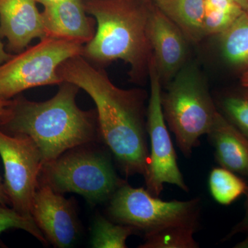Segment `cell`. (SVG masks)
<instances>
[{"label":"cell","instance_id":"cell-1","mask_svg":"<svg viewBox=\"0 0 248 248\" xmlns=\"http://www.w3.org/2000/svg\"><path fill=\"white\" fill-rule=\"evenodd\" d=\"M58 73L63 81L84 90L93 99L99 133L124 174L145 177L150 155L145 91L120 89L107 72L81 55L66 60Z\"/></svg>","mask_w":248,"mask_h":248},{"label":"cell","instance_id":"cell-2","mask_svg":"<svg viewBox=\"0 0 248 248\" xmlns=\"http://www.w3.org/2000/svg\"><path fill=\"white\" fill-rule=\"evenodd\" d=\"M59 86L56 94L46 102L14 97L7 115L0 120V128L6 133L27 135L35 141L43 165L93 141L99 131L97 113L77 105L79 88L67 81Z\"/></svg>","mask_w":248,"mask_h":248},{"label":"cell","instance_id":"cell-3","mask_svg":"<svg viewBox=\"0 0 248 248\" xmlns=\"http://www.w3.org/2000/svg\"><path fill=\"white\" fill-rule=\"evenodd\" d=\"M86 13L96 21V32L84 46L82 55L96 66L122 60L130 78L140 82L148 77L152 51L147 36L151 1L83 0Z\"/></svg>","mask_w":248,"mask_h":248},{"label":"cell","instance_id":"cell-4","mask_svg":"<svg viewBox=\"0 0 248 248\" xmlns=\"http://www.w3.org/2000/svg\"><path fill=\"white\" fill-rule=\"evenodd\" d=\"M161 93L166 122L186 156L208 135L218 110L197 63L189 61Z\"/></svg>","mask_w":248,"mask_h":248},{"label":"cell","instance_id":"cell-5","mask_svg":"<svg viewBox=\"0 0 248 248\" xmlns=\"http://www.w3.org/2000/svg\"><path fill=\"white\" fill-rule=\"evenodd\" d=\"M78 148L44 164L42 182L59 193L79 194L92 204L110 200L125 182L117 175L105 155Z\"/></svg>","mask_w":248,"mask_h":248},{"label":"cell","instance_id":"cell-6","mask_svg":"<svg viewBox=\"0 0 248 248\" xmlns=\"http://www.w3.org/2000/svg\"><path fill=\"white\" fill-rule=\"evenodd\" d=\"M84 46L45 37L0 65V99L9 100L32 88L63 82L62 63L82 54Z\"/></svg>","mask_w":248,"mask_h":248},{"label":"cell","instance_id":"cell-7","mask_svg":"<svg viewBox=\"0 0 248 248\" xmlns=\"http://www.w3.org/2000/svg\"><path fill=\"white\" fill-rule=\"evenodd\" d=\"M200 203L199 199L166 202L124 183L110 197L108 213L117 223L147 234L170 226H198Z\"/></svg>","mask_w":248,"mask_h":248},{"label":"cell","instance_id":"cell-8","mask_svg":"<svg viewBox=\"0 0 248 248\" xmlns=\"http://www.w3.org/2000/svg\"><path fill=\"white\" fill-rule=\"evenodd\" d=\"M148 78L150 94L146 109V128L151 141V151L144 177L147 190L152 195L159 197L164 184H169L187 192L188 187L178 166L177 155L166 126L161 104L162 84L152 56Z\"/></svg>","mask_w":248,"mask_h":248},{"label":"cell","instance_id":"cell-9","mask_svg":"<svg viewBox=\"0 0 248 248\" xmlns=\"http://www.w3.org/2000/svg\"><path fill=\"white\" fill-rule=\"evenodd\" d=\"M0 156L11 206L22 216L32 218L31 205L43 167L38 147L27 135L8 133L0 128Z\"/></svg>","mask_w":248,"mask_h":248},{"label":"cell","instance_id":"cell-10","mask_svg":"<svg viewBox=\"0 0 248 248\" xmlns=\"http://www.w3.org/2000/svg\"><path fill=\"white\" fill-rule=\"evenodd\" d=\"M147 36L155 68L162 86H166L189 62L191 43L153 1L147 22Z\"/></svg>","mask_w":248,"mask_h":248},{"label":"cell","instance_id":"cell-11","mask_svg":"<svg viewBox=\"0 0 248 248\" xmlns=\"http://www.w3.org/2000/svg\"><path fill=\"white\" fill-rule=\"evenodd\" d=\"M31 217L46 239L55 247L68 248L74 244L79 233L74 206L43 182L32 199Z\"/></svg>","mask_w":248,"mask_h":248},{"label":"cell","instance_id":"cell-12","mask_svg":"<svg viewBox=\"0 0 248 248\" xmlns=\"http://www.w3.org/2000/svg\"><path fill=\"white\" fill-rule=\"evenodd\" d=\"M36 0H0V37L11 51L20 53L34 39L46 37Z\"/></svg>","mask_w":248,"mask_h":248},{"label":"cell","instance_id":"cell-13","mask_svg":"<svg viewBox=\"0 0 248 248\" xmlns=\"http://www.w3.org/2000/svg\"><path fill=\"white\" fill-rule=\"evenodd\" d=\"M46 37L86 45L96 32V21L83 0H68L45 6L42 12Z\"/></svg>","mask_w":248,"mask_h":248},{"label":"cell","instance_id":"cell-14","mask_svg":"<svg viewBox=\"0 0 248 248\" xmlns=\"http://www.w3.org/2000/svg\"><path fill=\"white\" fill-rule=\"evenodd\" d=\"M208 135L220 166L248 177V140L219 111Z\"/></svg>","mask_w":248,"mask_h":248},{"label":"cell","instance_id":"cell-15","mask_svg":"<svg viewBox=\"0 0 248 248\" xmlns=\"http://www.w3.org/2000/svg\"><path fill=\"white\" fill-rule=\"evenodd\" d=\"M158 8L184 32L191 44L205 37V0H153Z\"/></svg>","mask_w":248,"mask_h":248},{"label":"cell","instance_id":"cell-16","mask_svg":"<svg viewBox=\"0 0 248 248\" xmlns=\"http://www.w3.org/2000/svg\"><path fill=\"white\" fill-rule=\"evenodd\" d=\"M218 37L222 58L234 69L248 71V14L245 11Z\"/></svg>","mask_w":248,"mask_h":248},{"label":"cell","instance_id":"cell-17","mask_svg":"<svg viewBox=\"0 0 248 248\" xmlns=\"http://www.w3.org/2000/svg\"><path fill=\"white\" fill-rule=\"evenodd\" d=\"M245 11L233 0H205V37L220 35L229 29Z\"/></svg>","mask_w":248,"mask_h":248},{"label":"cell","instance_id":"cell-18","mask_svg":"<svg viewBox=\"0 0 248 248\" xmlns=\"http://www.w3.org/2000/svg\"><path fill=\"white\" fill-rule=\"evenodd\" d=\"M210 193L217 203L228 205L248 194V186L235 173L224 168H216L209 177Z\"/></svg>","mask_w":248,"mask_h":248},{"label":"cell","instance_id":"cell-19","mask_svg":"<svg viewBox=\"0 0 248 248\" xmlns=\"http://www.w3.org/2000/svg\"><path fill=\"white\" fill-rule=\"evenodd\" d=\"M197 226L179 225L145 234L141 248H197L199 244L194 238Z\"/></svg>","mask_w":248,"mask_h":248},{"label":"cell","instance_id":"cell-20","mask_svg":"<svg viewBox=\"0 0 248 248\" xmlns=\"http://www.w3.org/2000/svg\"><path fill=\"white\" fill-rule=\"evenodd\" d=\"M132 227L113 223L101 215L93 223L91 244L94 248H125L126 241L134 233Z\"/></svg>","mask_w":248,"mask_h":248},{"label":"cell","instance_id":"cell-21","mask_svg":"<svg viewBox=\"0 0 248 248\" xmlns=\"http://www.w3.org/2000/svg\"><path fill=\"white\" fill-rule=\"evenodd\" d=\"M222 99V115L248 140V89Z\"/></svg>","mask_w":248,"mask_h":248},{"label":"cell","instance_id":"cell-22","mask_svg":"<svg viewBox=\"0 0 248 248\" xmlns=\"http://www.w3.org/2000/svg\"><path fill=\"white\" fill-rule=\"evenodd\" d=\"M22 230L32 235L42 244L46 245L48 241L35 224L32 218H27L18 213L11 207L0 203V234L9 229Z\"/></svg>","mask_w":248,"mask_h":248},{"label":"cell","instance_id":"cell-23","mask_svg":"<svg viewBox=\"0 0 248 248\" xmlns=\"http://www.w3.org/2000/svg\"><path fill=\"white\" fill-rule=\"evenodd\" d=\"M0 203L4 205H11L9 197L5 190L4 182L0 176Z\"/></svg>","mask_w":248,"mask_h":248},{"label":"cell","instance_id":"cell-24","mask_svg":"<svg viewBox=\"0 0 248 248\" xmlns=\"http://www.w3.org/2000/svg\"><path fill=\"white\" fill-rule=\"evenodd\" d=\"M11 103H12V99H9V100L0 99V120L7 115Z\"/></svg>","mask_w":248,"mask_h":248},{"label":"cell","instance_id":"cell-25","mask_svg":"<svg viewBox=\"0 0 248 248\" xmlns=\"http://www.w3.org/2000/svg\"><path fill=\"white\" fill-rule=\"evenodd\" d=\"M13 55L8 53L4 48V46L3 45L2 42L0 40V65L4 63V62H7L12 58Z\"/></svg>","mask_w":248,"mask_h":248},{"label":"cell","instance_id":"cell-26","mask_svg":"<svg viewBox=\"0 0 248 248\" xmlns=\"http://www.w3.org/2000/svg\"><path fill=\"white\" fill-rule=\"evenodd\" d=\"M37 3L43 5L45 6H50V5L59 4V3L63 2V1H68V0H36Z\"/></svg>","mask_w":248,"mask_h":248},{"label":"cell","instance_id":"cell-27","mask_svg":"<svg viewBox=\"0 0 248 248\" xmlns=\"http://www.w3.org/2000/svg\"><path fill=\"white\" fill-rule=\"evenodd\" d=\"M241 83L243 87L245 89H248V71H246L243 73L241 78Z\"/></svg>","mask_w":248,"mask_h":248},{"label":"cell","instance_id":"cell-28","mask_svg":"<svg viewBox=\"0 0 248 248\" xmlns=\"http://www.w3.org/2000/svg\"><path fill=\"white\" fill-rule=\"evenodd\" d=\"M235 2L237 3L238 4H239L241 7L243 8L246 11L247 9L248 5V0H233Z\"/></svg>","mask_w":248,"mask_h":248},{"label":"cell","instance_id":"cell-29","mask_svg":"<svg viewBox=\"0 0 248 248\" xmlns=\"http://www.w3.org/2000/svg\"><path fill=\"white\" fill-rule=\"evenodd\" d=\"M244 226L246 227V228L248 229V211H247V216H246V223L244 224Z\"/></svg>","mask_w":248,"mask_h":248},{"label":"cell","instance_id":"cell-30","mask_svg":"<svg viewBox=\"0 0 248 248\" xmlns=\"http://www.w3.org/2000/svg\"><path fill=\"white\" fill-rule=\"evenodd\" d=\"M246 246H248V239L246 240Z\"/></svg>","mask_w":248,"mask_h":248},{"label":"cell","instance_id":"cell-31","mask_svg":"<svg viewBox=\"0 0 248 248\" xmlns=\"http://www.w3.org/2000/svg\"><path fill=\"white\" fill-rule=\"evenodd\" d=\"M144 1H153V0H144Z\"/></svg>","mask_w":248,"mask_h":248},{"label":"cell","instance_id":"cell-32","mask_svg":"<svg viewBox=\"0 0 248 248\" xmlns=\"http://www.w3.org/2000/svg\"><path fill=\"white\" fill-rule=\"evenodd\" d=\"M246 12H247V14H248V5L247 9L246 10Z\"/></svg>","mask_w":248,"mask_h":248}]
</instances>
